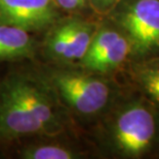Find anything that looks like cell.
Here are the masks:
<instances>
[{
  "mask_svg": "<svg viewBox=\"0 0 159 159\" xmlns=\"http://www.w3.org/2000/svg\"><path fill=\"white\" fill-rule=\"evenodd\" d=\"M125 97L115 100L107 112L105 144L123 158L159 159V109L136 89Z\"/></svg>",
  "mask_w": 159,
  "mask_h": 159,
  "instance_id": "obj_1",
  "label": "cell"
},
{
  "mask_svg": "<svg viewBox=\"0 0 159 159\" xmlns=\"http://www.w3.org/2000/svg\"><path fill=\"white\" fill-rule=\"evenodd\" d=\"M106 16L130 43V61L159 57V0H120Z\"/></svg>",
  "mask_w": 159,
  "mask_h": 159,
  "instance_id": "obj_2",
  "label": "cell"
},
{
  "mask_svg": "<svg viewBox=\"0 0 159 159\" xmlns=\"http://www.w3.org/2000/svg\"><path fill=\"white\" fill-rule=\"evenodd\" d=\"M53 82L67 103L84 117L104 116L118 97V88L109 77L89 72L60 73Z\"/></svg>",
  "mask_w": 159,
  "mask_h": 159,
  "instance_id": "obj_3",
  "label": "cell"
},
{
  "mask_svg": "<svg viewBox=\"0 0 159 159\" xmlns=\"http://www.w3.org/2000/svg\"><path fill=\"white\" fill-rule=\"evenodd\" d=\"M98 28L87 52L80 60L84 70L109 77L130 62V43L126 35L110 21Z\"/></svg>",
  "mask_w": 159,
  "mask_h": 159,
  "instance_id": "obj_4",
  "label": "cell"
},
{
  "mask_svg": "<svg viewBox=\"0 0 159 159\" xmlns=\"http://www.w3.org/2000/svg\"><path fill=\"white\" fill-rule=\"evenodd\" d=\"M57 18L53 0H0V24L26 30H39Z\"/></svg>",
  "mask_w": 159,
  "mask_h": 159,
  "instance_id": "obj_5",
  "label": "cell"
},
{
  "mask_svg": "<svg viewBox=\"0 0 159 159\" xmlns=\"http://www.w3.org/2000/svg\"><path fill=\"white\" fill-rule=\"evenodd\" d=\"M5 87L20 101V103L42 125L44 132H57L60 123L56 117L45 94L32 83L25 80H12L6 83Z\"/></svg>",
  "mask_w": 159,
  "mask_h": 159,
  "instance_id": "obj_6",
  "label": "cell"
},
{
  "mask_svg": "<svg viewBox=\"0 0 159 159\" xmlns=\"http://www.w3.org/2000/svg\"><path fill=\"white\" fill-rule=\"evenodd\" d=\"M44 132L42 125L5 86L0 92V134L6 137Z\"/></svg>",
  "mask_w": 159,
  "mask_h": 159,
  "instance_id": "obj_7",
  "label": "cell"
},
{
  "mask_svg": "<svg viewBox=\"0 0 159 159\" xmlns=\"http://www.w3.org/2000/svg\"><path fill=\"white\" fill-rule=\"evenodd\" d=\"M127 66L131 87L159 109V57L130 61Z\"/></svg>",
  "mask_w": 159,
  "mask_h": 159,
  "instance_id": "obj_8",
  "label": "cell"
},
{
  "mask_svg": "<svg viewBox=\"0 0 159 159\" xmlns=\"http://www.w3.org/2000/svg\"><path fill=\"white\" fill-rule=\"evenodd\" d=\"M32 49V39L26 30L0 24V59L26 57Z\"/></svg>",
  "mask_w": 159,
  "mask_h": 159,
  "instance_id": "obj_9",
  "label": "cell"
},
{
  "mask_svg": "<svg viewBox=\"0 0 159 159\" xmlns=\"http://www.w3.org/2000/svg\"><path fill=\"white\" fill-rule=\"evenodd\" d=\"M98 26L80 19L69 21V42L63 59L80 61L83 58Z\"/></svg>",
  "mask_w": 159,
  "mask_h": 159,
  "instance_id": "obj_10",
  "label": "cell"
},
{
  "mask_svg": "<svg viewBox=\"0 0 159 159\" xmlns=\"http://www.w3.org/2000/svg\"><path fill=\"white\" fill-rule=\"evenodd\" d=\"M25 157L30 159H72L75 153L57 145H44L25 152Z\"/></svg>",
  "mask_w": 159,
  "mask_h": 159,
  "instance_id": "obj_11",
  "label": "cell"
},
{
  "mask_svg": "<svg viewBox=\"0 0 159 159\" xmlns=\"http://www.w3.org/2000/svg\"><path fill=\"white\" fill-rule=\"evenodd\" d=\"M69 42V21L56 29L49 37L47 48L50 55L63 59Z\"/></svg>",
  "mask_w": 159,
  "mask_h": 159,
  "instance_id": "obj_12",
  "label": "cell"
},
{
  "mask_svg": "<svg viewBox=\"0 0 159 159\" xmlns=\"http://www.w3.org/2000/svg\"><path fill=\"white\" fill-rule=\"evenodd\" d=\"M89 5L100 16H106L120 0H87Z\"/></svg>",
  "mask_w": 159,
  "mask_h": 159,
  "instance_id": "obj_13",
  "label": "cell"
},
{
  "mask_svg": "<svg viewBox=\"0 0 159 159\" xmlns=\"http://www.w3.org/2000/svg\"><path fill=\"white\" fill-rule=\"evenodd\" d=\"M61 7L67 9V11H76V9H81L86 7L85 4L81 0H55Z\"/></svg>",
  "mask_w": 159,
  "mask_h": 159,
  "instance_id": "obj_14",
  "label": "cell"
},
{
  "mask_svg": "<svg viewBox=\"0 0 159 159\" xmlns=\"http://www.w3.org/2000/svg\"><path fill=\"white\" fill-rule=\"evenodd\" d=\"M81 1H83L84 3H85V4L89 5V1H87V0H81Z\"/></svg>",
  "mask_w": 159,
  "mask_h": 159,
  "instance_id": "obj_15",
  "label": "cell"
}]
</instances>
